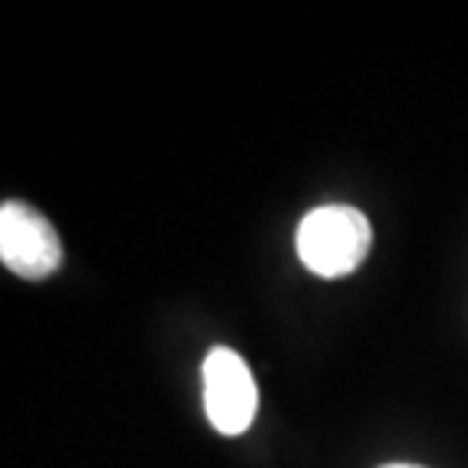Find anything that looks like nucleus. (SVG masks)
<instances>
[{"mask_svg":"<svg viewBox=\"0 0 468 468\" xmlns=\"http://www.w3.org/2000/svg\"><path fill=\"white\" fill-rule=\"evenodd\" d=\"M204 410L219 435H243L256 420L259 387L250 365L231 347H213L201 365Z\"/></svg>","mask_w":468,"mask_h":468,"instance_id":"f03ea898","label":"nucleus"},{"mask_svg":"<svg viewBox=\"0 0 468 468\" xmlns=\"http://www.w3.org/2000/svg\"><path fill=\"white\" fill-rule=\"evenodd\" d=\"M298 259L316 277H347L371 250V222L350 204H323L302 219L295 234Z\"/></svg>","mask_w":468,"mask_h":468,"instance_id":"f257e3e1","label":"nucleus"},{"mask_svg":"<svg viewBox=\"0 0 468 468\" xmlns=\"http://www.w3.org/2000/svg\"><path fill=\"white\" fill-rule=\"evenodd\" d=\"M383 468H423V465H408V463H392V465H383Z\"/></svg>","mask_w":468,"mask_h":468,"instance_id":"20e7f679","label":"nucleus"},{"mask_svg":"<svg viewBox=\"0 0 468 468\" xmlns=\"http://www.w3.org/2000/svg\"><path fill=\"white\" fill-rule=\"evenodd\" d=\"M0 259L13 274L43 280L61 268V240L52 222L27 204L6 201L0 207Z\"/></svg>","mask_w":468,"mask_h":468,"instance_id":"7ed1b4c3","label":"nucleus"}]
</instances>
